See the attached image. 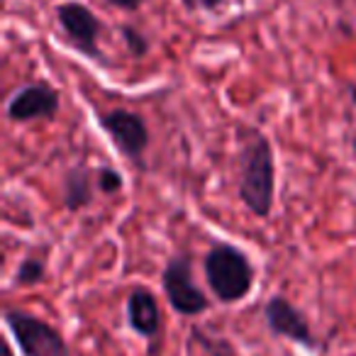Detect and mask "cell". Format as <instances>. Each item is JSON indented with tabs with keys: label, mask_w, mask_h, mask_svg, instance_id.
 <instances>
[{
	"label": "cell",
	"mask_w": 356,
	"mask_h": 356,
	"mask_svg": "<svg viewBox=\"0 0 356 356\" xmlns=\"http://www.w3.org/2000/svg\"><path fill=\"white\" fill-rule=\"evenodd\" d=\"M95 186H98L100 193L115 195V193H122V188H124V178H122V173L115 171V168L100 166L98 171H95Z\"/></svg>",
	"instance_id": "4fadbf2b"
},
{
	"label": "cell",
	"mask_w": 356,
	"mask_h": 356,
	"mask_svg": "<svg viewBox=\"0 0 356 356\" xmlns=\"http://www.w3.org/2000/svg\"><path fill=\"white\" fill-rule=\"evenodd\" d=\"M349 95H351V100L356 103V83H354V86H349Z\"/></svg>",
	"instance_id": "e0dca14e"
},
{
	"label": "cell",
	"mask_w": 356,
	"mask_h": 356,
	"mask_svg": "<svg viewBox=\"0 0 356 356\" xmlns=\"http://www.w3.org/2000/svg\"><path fill=\"white\" fill-rule=\"evenodd\" d=\"M195 3H198V6L203 8V10H218V8L222 6L225 0H195Z\"/></svg>",
	"instance_id": "2e32d148"
},
{
	"label": "cell",
	"mask_w": 356,
	"mask_h": 356,
	"mask_svg": "<svg viewBox=\"0 0 356 356\" xmlns=\"http://www.w3.org/2000/svg\"><path fill=\"white\" fill-rule=\"evenodd\" d=\"M205 281L220 302L232 305L249 296L254 286V266L239 247L229 242H215L203 261Z\"/></svg>",
	"instance_id": "7a4b0ae2"
},
{
	"label": "cell",
	"mask_w": 356,
	"mask_h": 356,
	"mask_svg": "<svg viewBox=\"0 0 356 356\" xmlns=\"http://www.w3.org/2000/svg\"><path fill=\"white\" fill-rule=\"evenodd\" d=\"M237 193L244 208L257 218H268L276 198V161L271 142L259 129H249L239 147Z\"/></svg>",
	"instance_id": "6da1fadb"
},
{
	"label": "cell",
	"mask_w": 356,
	"mask_h": 356,
	"mask_svg": "<svg viewBox=\"0 0 356 356\" xmlns=\"http://www.w3.org/2000/svg\"><path fill=\"white\" fill-rule=\"evenodd\" d=\"M59 93L49 83H30L15 90L8 103V118L13 122H32V120H51L59 113Z\"/></svg>",
	"instance_id": "9c48e42d"
},
{
	"label": "cell",
	"mask_w": 356,
	"mask_h": 356,
	"mask_svg": "<svg viewBox=\"0 0 356 356\" xmlns=\"http://www.w3.org/2000/svg\"><path fill=\"white\" fill-rule=\"evenodd\" d=\"M47 278V261L40 257H27L20 261L15 276H13V286L17 288H30V286H40Z\"/></svg>",
	"instance_id": "8fae6325"
},
{
	"label": "cell",
	"mask_w": 356,
	"mask_h": 356,
	"mask_svg": "<svg viewBox=\"0 0 356 356\" xmlns=\"http://www.w3.org/2000/svg\"><path fill=\"white\" fill-rule=\"evenodd\" d=\"M93 191H95V171H90L88 166L79 163V166H71L64 173V184H61V200H64V208L71 213H79V210L88 208L93 203Z\"/></svg>",
	"instance_id": "30bf717a"
},
{
	"label": "cell",
	"mask_w": 356,
	"mask_h": 356,
	"mask_svg": "<svg viewBox=\"0 0 356 356\" xmlns=\"http://www.w3.org/2000/svg\"><path fill=\"white\" fill-rule=\"evenodd\" d=\"M264 320H266V327L273 337H283V339L293 341V344L302 346L307 351L320 346L307 317L288 298L283 296L268 298L266 305H264Z\"/></svg>",
	"instance_id": "52a82bcc"
},
{
	"label": "cell",
	"mask_w": 356,
	"mask_h": 356,
	"mask_svg": "<svg viewBox=\"0 0 356 356\" xmlns=\"http://www.w3.org/2000/svg\"><path fill=\"white\" fill-rule=\"evenodd\" d=\"M56 22L64 30L66 40L71 42L79 54H83L86 59H90L98 66H108V56L103 54L98 40L100 32H103V25L95 17V13L90 10L88 6L79 3V0H66V3H59L56 6Z\"/></svg>",
	"instance_id": "277c9868"
},
{
	"label": "cell",
	"mask_w": 356,
	"mask_h": 356,
	"mask_svg": "<svg viewBox=\"0 0 356 356\" xmlns=\"http://www.w3.org/2000/svg\"><path fill=\"white\" fill-rule=\"evenodd\" d=\"M127 322L134 334L144 337L149 341V356H159V344H161L163 317L159 300L149 288L137 286L127 296Z\"/></svg>",
	"instance_id": "ba28073f"
},
{
	"label": "cell",
	"mask_w": 356,
	"mask_h": 356,
	"mask_svg": "<svg viewBox=\"0 0 356 356\" xmlns=\"http://www.w3.org/2000/svg\"><path fill=\"white\" fill-rule=\"evenodd\" d=\"M3 320L22 356H74L64 334L42 317L10 307Z\"/></svg>",
	"instance_id": "3957f363"
},
{
	"label": "cell",
	"mask_w": 356,
	"mask_h": 356,
	"mask_svg": "<svg viewBox=\"0 0 356 356\" xmlns=\"http://www.w3.org/2000/svg\"><path fill=\"white\" fill-rule=\"evenodd\" d=\"M105 3H108V6H113V8H118V10L134 13V10H139L147 0H105Z\"/></svg>",
	"instance_id": "9a60e30c"
},
{
	"label": "cell",
	"mask_w": 356,
	"mask_h": 356,
	"mask_svg": "<svg viewBox=\"0 0 356 356\" xmlns=\"http://www.w3.org/2000/svg\"><path fill=\"white\" fill-rule=\"evenodd\" d=\"M354 154H356V137H354Z\"/></svg>",
	"instance_id": "d6986e66"
},
{
	"label": "cell",
	"mask_w": 356,
	"mask_h": 356,
	"mask_svg": "<svg viewBox=\"0 0 356 356\" xmlns=\"http://www.w3.org/2000/svg\"><path fill=\"white\" fill-rule=\"evenodd\" d=\"M161 288L168 305L178 315L195 317V315H203L210 307L208 296L193 281V264H191V257H186V254H178V257L168 259V264L163 266L161 273Z\"/></svg>",
	"instance_id": "5b68a950"
},
{
	"label": "cell",
	"mask_w": 356,
	"mask_h": 356,
	"mask_svg": "<svg viewBox=\"0 0 356 356\" xmlns=\"http://www.w3.org/2000/svg\"><path fill=\"white\" fill-rule=\"evenodd\" d=\"M98 124L124 159L142 166L144 152L149 147V127L142 115L127 108H115L100 115Z\"/></svg>",
	"instance_id": "8992f818"
},
{
	"label": "cell",
	"mask_w": 356,
	"mask_h": 356,
	"mask_svg": "<svg viewBox=\"0 0 356 356\" xmlns=\"http://www.w3.org/2000/svg\"><path fill=\"white\" fill-rule=\"evenodd\" d=\"M120 35H122L124 47H127V51L134 56V59H142V56H147L149 42H147V37L137 30V27L122 25V27H120Z\"/></svg>",
	"instance_id": "5bb4252c"
},
{
	"label": "cell",
	"mask_w": 356,
	"mask_h": 356,
	"mask_svg": "<svg viewBox=\"0 0 356 356\" xmlns=\"http://www.w3.org/2000/svg\"><path fill=\"white\" fill-rule=\"evenodd\" d=\"M337 3H341V0H337Z\"/></svg>",
	"instance_id": "ffe728a7"
},
{
	"label": "cell",
	"mask_w": 356,
	"mask_h": 356,
	"mask_svg": "<svg viewBox=\"0 0 356 356\" xmlns=\"http://www.w3.org/2000/svg\"><path fill=\"white\" fill-rule=\"evenodd\" d=\"M193 339L198 341L200 346H203V351L208 356H237V351H234V346L229 344L225 337H215V334H208V332L203 330V327H193Z\"/></svg>",
	"instance_id": "7c38bea8"
},
{
	"label": "cell",
	"mask_w": 356,
	"mask_h": 356,
	"mask_svg": "<svg viewBox=\"0 0 356 356\" xmlns=\"http://www.w3.org/2000/svg\"><path fill=\"white\" fill-rule=\"evenodd\" d=\"M6 356H15V354H13V346L8 344V341H6Z\"/></svg>",
	"instance_id": "ac0fdd59"
}]
</instances>
